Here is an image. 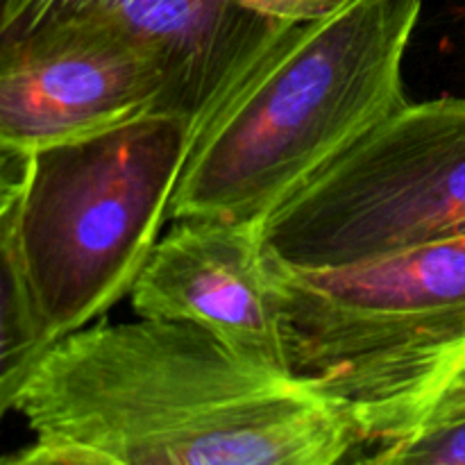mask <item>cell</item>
Listing matches in <instances>:
<instances>
[{"instance_id":"8fae6325","label":"cell","mask_w":465,"mask_h":465,"mask_svg":"<svg viewBox=\"0 0 465 465\" xmlns=\"http://www.w3.org/2000/svg\"><path fill=\"white\" fill-rule=\"evenodd\" d=\"M357 463L465 465V422L366 450Z\"/></svg>"},{"instance_id":"7a4b0ae2","label":"cell","mask_w":465,"mask_h":465,"mask_svg":"<svg viewBox=\"0 0 465 465\" xmlns=\"http://www.w3.org/2000/svg\"><path fill=\"white\" fill-rule=\"evenodd\" d=\"M422 0H339L286 27L195 127L177 218L262 225L407 103Z\"/></svg>"},{"instance_id":"3957f363","label":"cell","mask_w":465,"mask_h":465,"mask_svg":"<svg viewBox=\"0 0 465 465\" xmlns=\"http://www.w3.org/2000/svg\"><path fill=\"white\" fill-rule=\"evenodd\" d=\"M191 136L182 118L154 112L32 154L18 254L57 341L130 298L171 218Z\"/></svg>"},{"instance_id":"277c9868","label":"cell","mask_w":465,"mask_h":465,"mask_svg":"<svg viewBox=\"0 0 465 465\" xmlns=\"http://www.w3.org/2000/svg\"><path fill=\"white\" fill-rule=\"evenodd\" d=\"M465 236V98L404 103L262 223L295 271H334Z\"/></svg>"},{"instance_id":"7c38bea8","label":"cell","mask_w":465,"mask_h":465,"mask_svg":"<svg viewBox=\"0 0 465 465\" xmlns=\"http://www.w3.org/2000/svg\"><path fill=\"white\" fill-rule=\"evenodd\" d=\"M32 154L0 141V216L21 200L30 180Z\"/></svg>"},{"instance_id":"52a82bcc","label":"cell","mask_w":465,"mask_h":465,"mask_svg":"<svg viewBox=\"0 0 465 465\" xmlns=\"http://www.w3.org/2000/svg\"><path fill=\"white\" fill-rule=\"evenodd\" d=\"M339 0H0V30L48 14L114 25L150 54L191 132L289 25Z\"/></svg>"},{"instance_id":"30bf717a","label":"cell","mask_w":465,"mask_h":465,"mask_svg":"<svg viewBox=\"0 0 465 465\" xmlns=\"http://www.w3.org/2000/svg\"><path fill=\"white\" fill-rule=\"evenodd\" d=\"M16 223L18 203L0 216V425L16 411L27 384L57 343L27 286Z\"/></svg>"},{"instance_id":"ba28073f","label":"cell","mask_w":465,"mask_h":465,"mask_svg":"<svg viewBox=\"0 0 465 465\" xmlns=\"http://www.w3.org/2000/svg\"><path fill=\"white\" fill-rule=\"evenodd\" d=\"M130 302L136 316L198 325L248 361L291 375L272 262L257 223L173 221Z\"/></svg>"},{"instance_id":"6da1fadb","label":"cell","mask_w":465,"mask_h":465,"mask_svg":"<svg viewBox=\"0 0 465 465\" xmlns=\"http://www.w3.org/2000/svg\"><path fill=\"white\" fill-rule=\"evenodd\" d=\"M16 413L32 440L0 463L334 465L361 448L348 407L159 318L59 339Z\"/></svg>"},{"instance_id":"5b68a950","label":"cell","mask_w":465,"mask_h":465,"mask_svg":"<svg viewBox=\"0 0 465 465\" xmlns=\"http://www.w3.org/2000/svg\"><path fill=\"white\" fill-rule=\"evenodd\" d=\"M271 262L291 375L350 413L465 336V236L334 271Z\"/></svg>"},{"instance_id":"8992f818","label":"cell","mask_w":465,"mask_h":465,"mask_svg":"<svg viewBox=\"0 0 465 465\" xmlns=\"http://www.w3.org/2000/svg\"><path fill=\"white\" fill-rule=\"evenodd\" d=\"M150 54L95 18L48 14L0 30V141L23 153L163 114Z\"/></svg>"},{"instance_id":"9c48e42d","label":"cell","mask_w":465,"mask_h":465,"mask_svg":"<svg viewBox=\"0 0 465 465\" xmlns=\"http://www.w3.org/2000/svg\"><path fill=\"white\" fill-rule=\"evenodd\" d=\"M352 418L361 439L352 463L377 445L465 422V336L425 363L398 393L354 409Z\"/></svg>"}]
</instances>
